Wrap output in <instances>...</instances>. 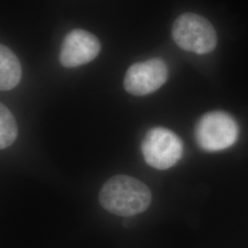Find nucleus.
I'll return each mask as SVG.
<instances>
[{
  "label": "nucleus",
  "mask_w": 248,
  "mask_h": 248,
  "mask_svg": "<svg viewBox=\"0 0 248 248\" xmlns=\"http://www.w3.org/2000/svg\"><path fill=\"white\" fill-rule=\"evenodd\" d=\"M99 202L108 213L132 217L148 209L152 194L149 187L139 179L118 175L110 177L102 186Z\"/></svg>",
  "instance_id": "1"
},
{
  "label": "nucleus",
  "mask_w": 248,
  "mask_h": 248,
  "mask_svg": "<svg viewBox=\"0 0 248 248\" xmlns=\"http://www.w3.org/2000/svg\"><path fill=\"white\" fill-rule=\"evenodd\" d=\"M239 127L235 120L223 111L204 114L197 123L195 139L198 145L207 152L229 148L237 141Z\"/></svg>",
  "instance_id": "2"
},
{
  "label": "nucleus",
  "mask_w": 248,
  "mask_h": 248,
  "mask_svg": "<svg viewBox=\"0 0 248 248\" xmlns=\"http://www.w3.org/2000/svg\"><path fill=\"white\" fill-rule=\"evenodd\" d=\"M172 36L180 48L198 54L211 53L217 45L216 31L211 22L194 13H185L176 19Z\"/></svg>",
  "instance_id": "3"
},
{
  "label": "nucleus",
  "mask_w": 248,
  "mask_h": 248,
  "mask_svg": "<svg viewBox=\"0 0 248 248\" xmlns=\"http://www.w3.org/2000/svg\"><path fill=\"white\" fill-rule=\"evenodd\" d=\"M183 150L182 140L174 132L163 127L151 129L142 142L143 159L158 170L174 167L182 158Z\"/></svg>",
  "instance_id": "4"
},
{
  "label": "nucleus",
  "mask_w": 248,
  "mask_h": 248,
  "mask_svg": "<svg viewBox=\"0 0 248 248\" xmlns=\"http://www.w3.org/2000/svg\"><path fill=\"white\" fill-rule=\"evenodd\" d=\"M168 77V65L161 59L136 62L126 72L124 89L133 96H145L159 89L166 83Z\"/></svg>",
  "instance_id": "5"
},
{
  "label": "nucleus",
  "mask_w": 248,
  "mask_h": 248,
  "mask_svg": "<svg viewBox=\"0 0 248 248\" xmlns=\"http://www.w3.org/2000/svg\"><path fill=\"white\" fill-rule=\"evenodd\" d=\"M100 50V42L96 36L87 31L77 29L64 37L59 60L64 67H78L93 61Z\"/></svg>",
  "instance_id": "6"
},
{
  "label": "nucleus",
  "mask_w": 248,
  "mask_h": 248,
  "mask_svg": "<svg viewBox=\"0 0 248 248\" xmlns=\"http://www.w3.org/2000/svg\"><path fill=\"white\" fill-rule=\"evenodd\" d=\"M21 78L18 57L4 45L0 46V89L8 91L17 87Z\"/></svg>",
  "instance_id": "7"
},
{
  "label": "nucleus",
  "mask_w": 248,
  "mask_h": 248,
  "mask_svg": "<svg viewBox=\"0 0 248 248\" xmlns=\"http://www.w3.org/2000/svg\"><path fill=\"white\" fill-rule=\"evenodd\" d=\"M18 126L13 114L4 104L0 105V148L6 149L16 141Z\"/></svg>",
  "instance_id": "8"
}]
</instances>
